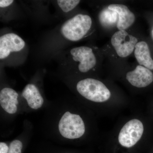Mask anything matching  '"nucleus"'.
I'll return each instance as SVG.
<instances>
[{
	"label": "nucleus",
	"mask_w": 153,
	"mask_h": 153,
	"mask_svg": "<svg viewBox=\"0 0 153 153\" xmlns=\"http://www.w3.org/2000/svg\"><path fill=\"white\" fill-rule=\"evenodd\" d=\"M19 97V94L13 88H3L0 91L1 106L7 113L15 114L18 111Z\"/></svg>",
	"instance_id": "obj_9"
},
{
	"label": "nucleus",
	"mask_w": 153,
	"mask_h": 153,
	"mask_svg": "<svg viewBox=\"0 0 153 153\" xmlns=\"http://www.w3.org/2000/svg\"><path fill=\"white\" fill-rule=\"evenodd\" d=\"M108 8L115 11L118 14L117 27L119 30H126L133 25L135 21V16L126 6L120 4H112Z\"/></svg>",
	"instance_id": "obj_10"
},
{
	"label": "nucleus",
	"mask_w": 153,
	"mask_h": 153,
	"mask_svg": "<svg viewBox=\"0 0 153 153\" xmlns=\"http://www.w3.org/2000/svg\"><path fill=\"white\" fill-rule=\"evenodd\" d=\"M76 89L82 97L106 109H114L119 107L112 101V94L104 82L95 78L88 77L76 82Z\"/></svg>",
	"instance_id": "obj_1"
},
{
	"label": "nucleus",
	"mask_w": 153,
	"mask_h": 153,
	"mask_svg": "<svg viewBox=\"0 0 153 153\" xmlns=\"http://www.w3.org/2000/svg\"><path fill=\"white\" fill-rule=\"evenodd\" d=\"M151 36H152V38L153 40V26L152 27V29H151Z\"/></svg>",
	"instance_id": "obj_17"
},
{
	"label": "nucleus",
	"mask_w": 153,
	"mask_h": 153,
	"mask_svg": "<svg viewBox=\"0 0 153 153\" xmlns=\"http://www.w3.org/2000/svg\"><path fill=\"white\" fill-rule=\"evenodd\" d=\"M60 63L63 68L75 67L81 73L90 72L95 68L97 59L92 48L80 46L65 51L60 55Z\"/></svg>",
	"instance_id": "obj_3"
},
{
	"label": "nucleus",
	"mask_w": 153,
	"mask_h": 153,
	"mask_svg": "<svg viewBox=\"0 0 153 153\" xmlns=\"http://www.w3.org/2000/svg\"><path fill=\"white\" fill-rule=\"evenodd\" d=\"M99 18L101 25L107 27L113 26L116 23L117 24L118 17L116 12L107 8L100 12Z\"/></svg>",
	"instance_id": "obj_13"
},
{
	"label": "nucleus",
	"mask_w": 153,
	"mask_h": 153,
	"mask_svg": "<svg viewBox=\"0 0 153 153\" xmlns=\"http://www.w3.org/2000/svg\"><path fill=\"white\" fill-rule=\"evenodd\" d=\"M134 54L139 65L153 71V58L149 45L146 41L138 42L135 47Z\"/></svg>",
	"instance_id": "obj_12"
},
{
	"label": "nucleus",
	"mask_w": 153,
	"mask_h": 153,
	"mask_svg": "<svg viewBox=\"0 0 153 153\" xmlns=\"http://www.w3.org/2000/svg\"><path fill=\"white\" fill-rule=\"evenodd\" d=\"M9 150V146L5 143H0V153H8Z\"/></svg>",
	"instance_id": "obj_16"
},
{
	"label": "nucleus",
	"mask_w": 153,
	"mask_h": 153,
	"mask_svg": "<svg viewBox=\"0 0 153 153\" xmlns=\"http://www.w3.org/2000/svg\"><path fill=\"white\" fill-rule=\"evenodd\" d=\"M126 79L134 87L144 88L153 83V72L144 66L138 65L133 70L126 73Z\"/></svg>",
	"instance_id": "obj_8"
},
{
	"label": "nucleus",
	"mask_w": 153,
	"mask_h": 153,
	"mask_svg": "<svg viewBox=\"0 0 153 153\" xmlns=\"http://www.w3.org/2000/svg\"><path fill=\"white\" fill-rule=\"evenodd\" d=\"M58 129L61 136L68 140L82 138L87 131V126L81 115L66 111L60 117Z\"/></svg>",
	"instance_id": "obj_5"
},
{
	"label": "nucleus",
	"mask_w": 153,
	"mask_h": 153,
	"mask_svg": "<svg viewBox=\"0 0 153 153\" xmlns=\"http://www.w3.org/2000/svg\"><path fill=\"white\" fill-rule=\"evenodd\" d=\"M79 0H58L56 4L60 12L64 15H67L73 11L80 3Z\"/></svg>",
	"instance_id": "obj_14"
},
{
	"label": "nucleus",
	"mask_w": 153,
	"mask_h": 153,
	"mask_svg": "<svg viewBox=\"0 0 153 153\" xmlns=\"http://www.w3.org/2000/svg\"><path fill=\"white\" fill-rule=\"evenodd\" d=\"M23 143L19 140H13L9 146L8 153H22Z\"/></svg>",
	"instance_id": "obj_15"
},
{
	"label": "nucleus",
	"mask_w": 153,
	"mask_h": 153,
	"mask_svg": "<svg viewBox=\"0 0 153 153\" xmlns=\"http://www.w3.org/2000/svg\"><path fill=\"white\" fill-rule=\"evenodd\" d=\"M145 126L138 116L128 118L122 122L115 130L111 139L124 149H130L139 144L143 139Z\"/></svg>",
	"instance_id": "obj_4"
},
{
	"label": "nucleus",
	"mask_w": 153,
	"mask_h": 153,
	"mask_svg": "<svg viewBox=\"0 0 153 153\" xmlns=\"http://www.w3.org/2000/svg\"><path fill=\"white\" fill-rule=\"evenodd\" d=\"M26 43L23 38L16 33H7L0 37V60L8 61L14 56L22 54L25 51Z\"/></svg>",
	"instance_id": "obj_6"
},
{
	"label": "nucleus",
	"mask_w": 153,
	"mask_h": 153,
	"mask_svg": "<svg viewBox=\"0 0 153 153\" xmlns=\"http://www.w3.org/2000/svg\"><path fill=\"white\" fill-rule=\"evenodd\" d=\"M138 42L136 37L124 30H118L111 38V44L117 54L123 58L128 57L132 54Z\"/></svg>",
	"instance_id": "obj_7"
},
{
	"label": "nucleus",
	"mask_w": 153,
	"mask_h": 153,
	"mask_svg": "<svg viewBox=\"0 0 153 153\" xmlns=\"http://www.w3.org/2000/svg\"><path fill=\"white\" fill-rule=\"evenodd\" d=\"M22 96L32 109L38 110L44 104V98L38 88L33 83H29L25 86Z\"/></svg>",
	"instance_id": "obj_11"
},
{
	"label": "nucleus",
	"mask_w": 153,
	"mask_h": 153,
	"mask_svg": "<svg viewBox=\"0 0 153 153\" xmlns=\"http://www.w3.org/2000/svg\"><path fill=\"white\" fill-rule=\"evenodd\" d=\"M93 21L87 14H77L66 20L56 33V38L63 43L80 41L91 31Z\"/></svg>",
	"instance_id": "obj_2"
}]
</instances>
